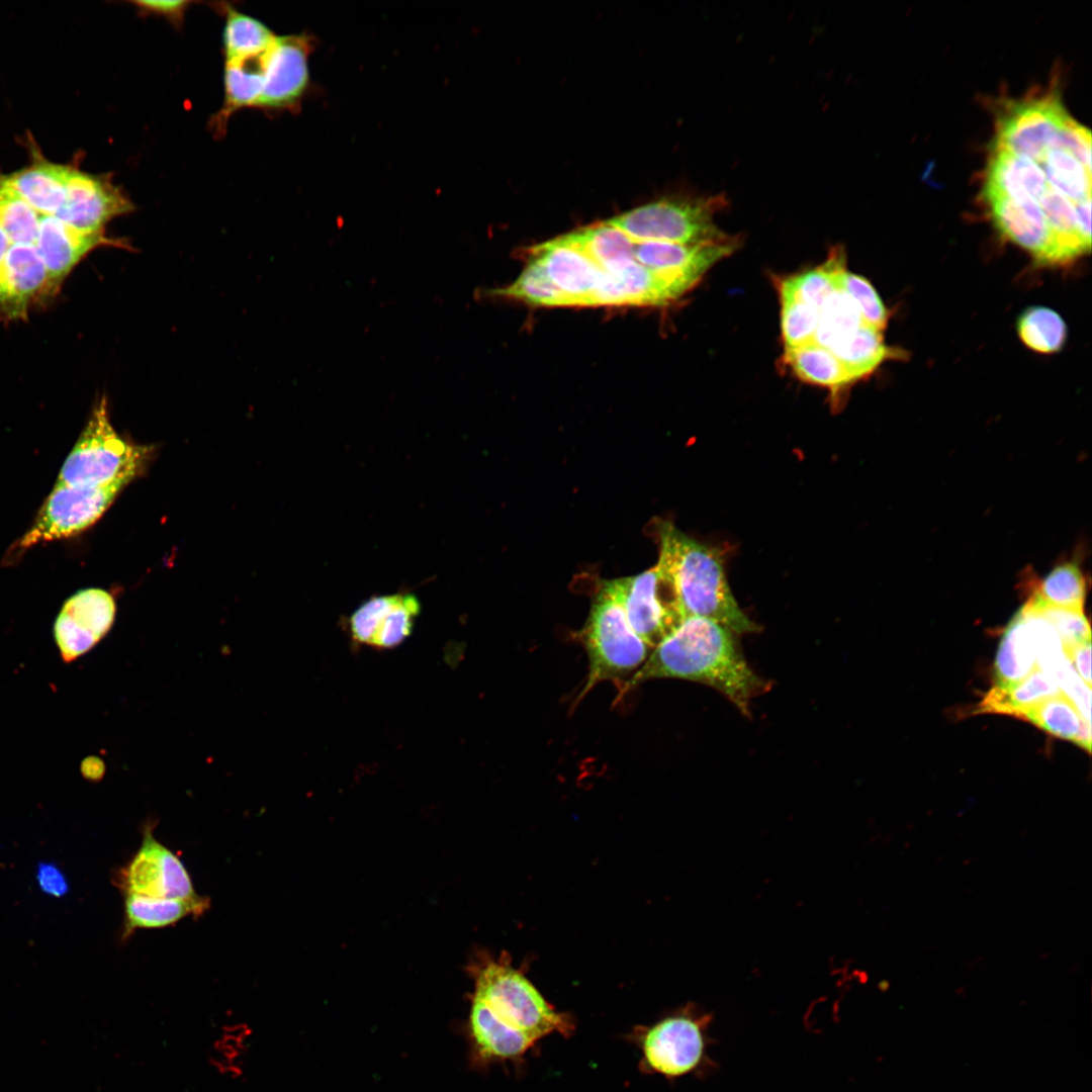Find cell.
Segmentation results:
<instances>
[{"instance_id": "4fadbf2b", "label": "cell", "mask_w": 1092, "mask_h": 1092, "mask_svg": "<svg viewBox=\"0 0 1092 1092\" xmlns=\"http://www.w3.org/2000/svg\"><path fill=\"white\" fill-rule=\"evenodd\" d=\"M114 617V599L104 589L87 588L69 598L54 625L62 659L69 663L88 652L110 630Z\"/></svg>"}, {"instance_id": "9a60e30c", "label": "cell", "mask_w": 1092, "mask_h": 1092, "mask_svg": "<svg viewBox=\"0 0 1092 1092\" xmlns=\"http://www.w3.org/2000/svg\"><path fill=\"white\" fill-rule=\"evenodd\" d=\"M738 244L736 237L705 244L636 241L634 257L639 264L685 293L714 264L735 251Z\"/></svg>"}, {"instance_id": "5bb4252c", "label": "cell", "mask_w": 1092, "mask_h": 1092, "mask_svg": "<svg viewBox=\"0 0 1092 1092\" xmlns=\"http://www.w3.org/2000/svg\"><path fill=\"white\" fill-rule=\"evenodd\" d=\"M118 881L125 894L180 900L199 897L182 861L156 840L150 829L145 831L140 850L121 870Z\"/></svg>"}, {"instance_id": "d4e9b609", "label": "cell", "mask_w": 1092, "mask_h": 1092, "mask_svg": "<svg viewBox=\"0 0 1092 1092\" xmlns=\"http://www.w3.org/2000/svg\"><path fill=\"white\" fill-rule=\"evenodd\" d=\"M208 906V899L200 896L192 900H180L127 893L122 938H126L139 928L164 927L188 915H201Z\"/></svg>"}, {"instance_id": "681fc988", "label": "cell", "mask_w": 1092, "mask_h": 1092, "mask_svg": "<svg viewBox=\"0 0 1092 1092\" xmlns=\"http://www.w3.org/2000/svg\"><path fill=\"white\" fill-rule=\"evenodd\" d=\"M10 245H11V243H10L7 235L5 234V232L0 226V262L3 260V258H4L8 248L10 247Z\"/></svg>"}, {"instance_id": "484cf974", "label": "cell", "mask_w": 1092, "mask_h": 1092, "mask_svg": "<svg viewBox=\"0 0 1092 1092\" xmlns=\"http://www.w3.org/2000/svg\"><path fill=\"white\" fill-rule=\"evenodd\" d=\"M1037 202L1054 237L1052 265L1068 263L1089 252L1077 229L1073 201L1049 184Z\"/></svg>"}, {"instance_id": "30bf717a", "label": "cell", "mask_w": 1092, "mask_h": 1092, "mask_svg": "<svg viewBox=\"0 0 1092 1092\" xmlns=\"http://www.w3.org/2000/svg\"><path fill=\"white\" fill-rule=\"evenodd\" d=\"M1070 117L1060 97L1054 93L1011 101L997 117L993 148L1039 164Z\"/></svg>"}, {"instance_id": "7402d4cb", "label": "cell", "mask_w": 1092, "mask_h": 1092, "mask_svg": "<svg viewBox=\"0 0 1092 1092\" xmlns=\"http://www.w3.org/2000/svg\"><path fill=\"white\" fill-rule=\"evenodd\" d=\"M69 169L38 161L1 179L36 212L54 215L65 200Z\"/></svg>"}, {"instance_id": "9c48e42d", "label": "cell", "mask_w": 1092, "mask_h": 1092, "mask_svg": "<svg viewBox=\"0 0 1092 1092\" xmlns=\"http://www.w3.org/2000/svg\"><path fill=\"white\" fill-rule=\"evenodd\" d=\"M602 590L621 606L633 631L650 648L684 620L656 565L634 576L606 581Z\"/></svg>"}, {"instance_id": "bcb514c9", "label": "cell", "mask_w": 1092, "mask_h": 1092, "mask_svg": "<svg viewBox=\"0 0 1092 1092\" xmlns=\"http://www.w3.org/2000/svg\"><path fill=\"white\" fill-rule=\"evenodd\" d=\"M1066 655L1077 674L1091 687V639L1075 644L1066 651Z\"/></svg>"}, {"instance_id": "83f0119b", "label": "cell", "mask_w": 1092, "mask_h": 1092, "mask_svg": "<svg viewBox=\"0 0 1092 1092\" xmlns=\"http://www.w3.org/2000/svg\"><path fill=\"white\" fill-rule=\"evenodd\" d=\"M784 361L801 380L830 388L832 391L852 382L834 354L814 341L785 349Z\"/></svg>"}, {"instance_id": "6da1fadb", "label": "cell", "mask_w": 1092, "mask_h": 1092, "mask_svg": "<svg viewBox=\"0 0 1092 1092\" xmlns=\"http://www.w3.org/2000/svg\"><path fill=\"white\" fill-rule=\"evenodd\" d=\"M735 635L711 619L687 617L654 647L623 689L661 677L698 681L720 692L747 715L752 698L768 685L749 666Z\"/></svg>"}, {"instance_id": "60d3db41", "label": "cell", "mask_w": 1092, "mask_h": 1092, "mask_svg": "<svg viewBox=\"0 0 1092 1092\" xmlns=\"http://www.w3.org/2000/svg\"><path fill=\"white\" fill-rule=\"evenodd\" d=\"M838 289L852 300L867 326L883 332L887 326L889 313L879 294L866 278L843 269L838 275Z\"/></svg>"}, {"instance_id": "f546056e", "label": "cell", "mask_w": 1092, "mask_h": 1092, "mask_svg": "<svg viewBox=\"0 0 1092 1092\" xmlns=\"http://www.w3.org/2000/svg\"><path fill=\"white\" fill-rule=\"evenodd\" d=\"M830 351L841 362L852 381L872 373L886 359L899 356L897 351L885 345L881 332L866 324Z\"/></svg>"}, {"instance_id": "d6a6232c", "label": "cell", "mask_w": 1092, "mask_h": 1092, "mask_svg": "<svg viewBox=\"0 0 1092 1092\" xmlns=\"http://www.w3.org/2000/svg\"><path fill=\"white\" fill-rule=\"evenodd\" d=\"M221 8L225 15L223 29L225 61L257 56L268 50L276 35L264 23L241 13L228 4Z\"/></svg>"}, {"instance_id": "603a6c76", "label": "cell", "mask_w": 1092, "mask_h": 1092, "mask_svg": "<svg viewBox=\"0 0 1092 1092\" xmlns=\"http://www.w3.org/2000/svg\"><path fill=\"white\" fill-rule=\"evenodd\" d=\"M265 53L225 61L224 101L212 121L217 134L223 132L230 116L244 107L256 106L264 86Z\"/></svg>"}, {"instance_id": "74e56055", "label": "cell", "mask_w": 1092, "mask_h": 1092, "mask_svg": "<svg viewBox=\"0 0 1092 1092\" xmlns=\"http://www.w3.org/2000/svg\"><path fill=\"white\" fill-rule=\"evenodd\" d=\"M863 324L852 300L836 290L820 308L814 342L832 350Z\"/></svg>"}, {"instance_id": "7bdbcfd3", "label": "cell", "mask_w": 1092, "mask_h": 1092, "mask_svg": "<svg viewBox=\"0 0 1092 1092\" xmlns=\"http://www.w3.org/2000/svg\"><path fill=\"white\" fill-rule=\"evenodd\" d=\"M1050 149L1070 154L1091 171V131L1072 116L1056 135Z\"/></svg>"}, {"instance_id": "ee69618b", "label": "cell", "mask_w": 1092, "mask_h": 1092, "mask_svg": "<svg viewBox=\"0 0 1092 1092\" xmlns=\"http://www.w3.org/2000/svg\"><path fill=\"white\" fill-rule=\"evenodd\" d=\"M143 15H158L165 17L175 25H181L190 1H167V0H142L131 2Z\"/></svg>"}, {"instance_id": "3957f363", "label": "cell", "mask_w": 1092, "mask_h": 1092, "mask_svg": "<svg viewBox=\"0 0 1092 1092\" xmlns=\"http://www.w3.org/2000/svg\"><path fill=\"white\" fill-rule=\"evenodd\" d=\"M474 992L488 1015L503 1028L541 1041L548 1035L570 1037L574 1017L558 1011L519 970L503 958L484 959L473 969Z\"/></svg>"}, {"instance_id": "ac0fdd59", "label": "cell", "mask_w": 1092, "mask_h": 1092, "mask_svg": "<svg viewBox=\"0 0 1092 1092\" xmlns=\"http://www.w3.org/2000/svg\"><path fill=\"white\" fill-rule=\"evenodd\" d=\"M55 291L32 244H11L0 262V308L9 316L26 313L30 303Z\"/></svg>"}, {"instance_id": "8d00e7d4", "label": "cell", "mask_w": 1092, "mask_h": 1092, "mask_svg": "<svg viewBox=\"0 0 1092 1092\" xmlns=\"http://www.w3.org/2000/svg\"><path fill=\"white\" fill-rule=\"evenodd\" d=\"M1039 165L1049 184L1074 203L1091 197V171L1070 154L1050 149Z\"/></svg>"}, {"instance_id": "c3c4849f", "label": "cell", "mask_w": 1092, "mask_h": 1092, "mask_svg": "<svg viewBox=\"0 0 1092 1092\" xmlns=\"http://www.w3.org/2000/svg\"><path fill=\"white\" fill-rule=\"evenodd\" d=\"M82 774L89 780L97 781L101 779L104 774V765L100 759L90 757L83 761Z\"/></svg>"}, {"instance_id": "8992f818", "label": "cell", "mask_w": 1092, "mask_h": 1092, "mask_svg": "<svg viewBox=\"0 0 1092 1092\" xmlns=\"http://www.w3.org/2000/svg\"><path fill=\"white\" fill-rule=\"evenodd\" d=\"M727 204L728 200L723 194L673 195L636 207L608 221L637 242H723L731 237L718 229L714 218Z\"/></svg>"}, {"instance_id": "cb8c5ba5", "label": "cell", "mask_w": 1092, "mask_h": 1092, "mask_svg": "<svg viewBox=\"0 0 1092 1092\" xmlns=\"http://www.w3.org/2000/svg\"><path fill=\"white\" fill-rule=\"evenodd\" d=\"M1060 695L1063 693L1054 675L1036 668L1014 685H995L980 703L979 711L1008 714L1022 719L1028 709Z\"/></svg>"}, {"instance_id": "f35d334b", "label": "cell", "mask_w": 1092, "mask_h": 1092, "mask_svg": "<svg viewBox=\"0 0 1092 1092\" xmlns=\"http://www.w3.org/2000/svg\"><path fill=\"white\" fill-rule=\"evenodd\" d=\"M39 215L0 179V226L11 244L34 245Z\"/></svg>"}, {"instance_id": "ffe728a7", "label": "cell", "mask_w": 1092, "mask_h": 1092, "mask_svg": "<svg viewBox=\"0 0 1092 1092\" xmlns=\"http://www.w3.org/2000/svg\"><path fill=\"white\" fill-rule=\"evenodd\" d=\"M103 245L124 247L123 243L108 239L104 233H84L54 215H39L34 246L55 291L83 257Z\"/></svg>"}, {"instance_id": "4316f807", "label": "cell", "mask_w": 1092, "mask_h": 1092, "mask_svg": "<svg viewBox=\"0 0 1092 1092\" xmlns=\"http://www.w3.org/2000/svg\"><path fill=\"white\" fill-rule=\"evenodd\" d=\"M1036 668L1033 641L1018 611L1005 629L999 644L995 659L996 686L1014 685Z\"/></svg>"}, {"instance_id": "ba28073f", "label": "cell", "mask_w": 1092, "mask_h": 1092, "mask_svg": "<svg viewBox=\"0 0 1092 1092\" xmlns=\"http://www.w3.org/2000/svg\"><path fill=\"white\" fill-rule=\"evenodd\" d=\"M128 483L100 487L58 486L47 497L16 549L74 536L93 525Z\"/></svg>"}, {"instance_id": "2e32d148", "label": "cell", "mask_w": 1092, "mask_h": 1092, "mask_svg": "<svg viewBox=\"0 0 1092 1092\" xmlns=\"http://www.w3.org/2000/svg\"><path fill=\"white\" fill-rule=\"evenodd\" d=\"M309 39L303 34L276 36L264 57V86L256 107L275 110L294 105L308 83Z\"/></svg>"}, {"instance_id": "d6986e66", "label": "cell", "mask_w": 1092, "mask_h": 1092, "mask_svg": "<svg viewBox=\"0 0 1092 1092\" xmlns=\"http://www.w3.org/2000/svg\"><path fill=\"white\" fill-rule=\"evenodd\" d=\"M984 199L994 225L1004 238L1028 251L1038 264H1052L1054 237L1036 200L1004 196Z\"/></svg>"}, {"instance_id": "7dc6e473", "label": "cell", "mask_w": 1092, "mask_h": 1092, "mask_svg": "<svg viewBox=\"0 0 1092 1092\" xmlns=\"http://www.w3.org/2000/svg\"><path fill=\"white\" fill-rule=\"evenodd\" d=\"M1076 223L1086 249H1091V197L1075 203Z\"/></svg>"}, {"instance_id": "1f68e13d", "label": "cell", "mask_w": 1092, "mask_h": 1092, "mask_svg": "<svg viewBox=\"0 0 1092 1092\" xmlns=\"http://www.w3.org/2000/svg\"><path fill=\"white\" fill-rule=\"evenodd\" d=\"M843 269L844 253L841 249H834L822 265L784 279L780 283V289L820 310L825 301L839 290L838 275Z\"/></svg>"}, {"instance_id": "5b68a950", "label": "cell", "mask_w": 1092, "mask_h": 1092, "mask_svg": "<svg viewBox=\"0 0 1092 1092\" xmlns=\"http://www.w3.org/2000/svg\"><path fill=\"white\" fill-rule=\"evenodd\" d=\"M150 453V447L131 444L116 433L102 398L66 458L56 485L100 487L117 481L129 483Z\"/></svg>"}, {"instance_id": "8fae6325", "label": "cell", "mask_w": 1092, "mask_h": 1092, "mask_svg": "<svg viewBox=\"0 0 1092 1092\" xmlns=\"http://www.w3.org/2000/svg\"><path fill=\"white\" fill-rule=\"evenodd\" d=\"M420 611L410 593L372 597L346 618L344 630L355 647L392 649L411 636Z\"/></svg>"}, {"instance_id": "277c9868", "label": "cell", "mask_w": 1092, "mask_h": 1092, "mask_svg": "<svg viewBox=\"0 0 1092 1092\" xmlns=\"http://www.w3.org/2000/svg\"><path fill=\"white\" fill-rule=\"evenodd\" d=\"M712 1021L711 1012L689 1003L652 1023L632 1027L625 1038L638 1050L643 1074L669 1081L706 1076L716 1068L709 1054Z\"/></svg>"}, {"instance_id": "b9f144b4", "label": "cell", "mask_w": 1092, "mask_h": 1092, "mask_svg": "<svg viewBox=\"0 0 1092 1092\" xmlns=\"http://www.w3.org/2000/svg\"><path fill=\"white\" fill-rule=\"evenodd\" d=\"M1033 599L1057 630L1065 652L1075 644L1091 639L1089 623L1084 611L1056 608Z\"/></svg>"}, {"instance_id": "44dd1931", "label": "cell", "mask_w": 1092, "mask_h": 1092, "mask_svg": "<svg viewBox=\"0 0 1092 1092\" xmlns=\"http://www.w3.org/2000/svg\"><path fill=\"white\" fill-rule=\"evenodd\" d=\"M1049 186L1042 168L1036 162L993 148L989 158L982 195L1038 200Z\"/></svg>"}, {"instance_id": "7c38bea8", "label": "cell", "mask_w": 1092, "mask_h": 1092, "mask_svg": "<svg viewBox=\"0 0 1092 1092\" xmlns=\"http://www.w3.org/2000/svg\"><path fill=\"white\" fill-rule=\"evenodd\" d=\"M132 210V202L110 178L70 167L65 200L54 216L78 231L94 234L104 233L108 221Z\"/></svg>"}, {"instance_id": "7a4b0ae2", "label": "cell", "mask_w": 1092, "mask_h": 1092, "mask_svg": "<svg viewBox=\"0 0 1092 1092\" xmlns=\"http://www.w3.org/2000/svg\"><path fill=\"white\" fill-rule=\"evenodd\" d=\"M659 536L656 566L670 586L682 619L708 618L736 635L759 629L737 604L718 550L690 538L669 522L659 525Z\"/></svg>"}, {"instance_id": "f6af8a7d", "label": "cell", "mask_w": 1092, "mask_h": 1092, "mask_svg": "<svg viewBox=\"0 0 1092 1092\" xmlns=\"http://www.w3.org/2000/svg\"><path fill=\"white\" fill-rule=\"evenodd\" d=\"M38 886L46 894L60 898L67 894L69 885L60 868L51 862H40L36 871Z\"/></svg>"}, {"instance_id": "836d02e7", "label": "cell", "mask_w": 1092, "mask_h": 1092, "mask_svg": "<svg viewBox=\"0 0 1092 1092\" xmlns=\"http://www.w3.org/2000/svg\"><path fill=\"white\" fill-rule=\"evenodd\" d=\"M1086 581L1081 568L1073 562L1056 566L1031 588L1030 597L1062 609L1083 611Z\"/></svg>"}, {"instance_id": "f1b7e54d", "label": "cell", "mask_w": 1092, "mask_h": 1092, "mask_svg": "<svg viewBox=\"0 0 1092 1092\" xmlns=\"http://www.w3.org/2000/svg\"><path fill=\"white\" fill-rule=\"evenodd\" d=\"M1022 719L1054 736L1075 742L1088 752L1091 750V723L1081 716L1064 694L1028 709Z\"/></svg>"}, {"instance_id": "ab89813d", "label": "cell", "mask_w": 1092, "mask_h": 1092, "mask_svg": "<svg viewBox=\"0 0 1092 1092\" xmlns=\"http://www.w3.org/2000/svg\"><path fill=\"white\" fill-rule=\"evenodd\" d=\"M780 290L782 311L781 327L785 349L813 342L819 323L820 310L787 291Z\"/></svg>"}, {"instance_id": "4dcf8cb0", "label": "cell", "mask_w": 1092, "mask_h": 1092, "mask_svg": "<svg viewBox=\"0 0 1092 1092\" xmlns=\"http://www.w3.org/2000/svg\"><path fill=\"white\" fill-rule=\"evenodd\" d=\"M567 235L602 269L635 259L636 241L608 220Z\"/></svg>"}, {"instance_id": "e575fe53", "label": "cell", "mask_w": 1092, "mask_h": 1092, "mask_svg": "<svg viewBox=\"0 0 1092 1092\" xmlns=\"http://www.w3.org/2000/svg\"><path fill=\"white\" fill-rule=\"evenodd\" d=\"M1017 333L1029 349L1041 353L1059 352L1065 345L1068 329L1062 316L1044 306L1026 308L1017 321Z\"/></svg>"}, {"instance_id": "d590c367", "label": "cell", "mask_w": 1092, "mask_h": 1092, "mask_svg": "<svg viewBox=\"0 0 1092 1092\" xmlns=\"http://www.w3.org/2000/svg\"><path fill=\"white\" fill-rule=\"evenodd\" d=\"M489 293L538 306H570L567 298L552 283L544 267L534 256H531L522 273L511 285Z\"/></svg>"}, {"instance_id": "e0dca14e", "label": "cell", "mask_w": 1092, "mask_h": 1092, "mask_svg": "<svg viewBox=\"0 0 1092 1092\" xmlns=\"http://www.w3.org/2000/svg\"><path fill=\"white\" fill-rule=\"evenodd\" d=\"M532 256L544 267L569 305H592L603 270L568 235L536 246Z\"/></svg>"}, {"instance_id": "52a82bcc", "label": "cell", "mask_w": 1092, "mask_h": 1092, "mask_svg": "<svg viewBox=\"0 0 1092 1092\" xmlns=\"http://www.w3.org/2000/svg\"><path fill=\"white\" fill-rule=\"evenodd\" d=\"M589 671L580 698L599 681L634 670L650 647L633 631L621 606L601 589L582 631Z\"/></svg>"}]
</instances>
